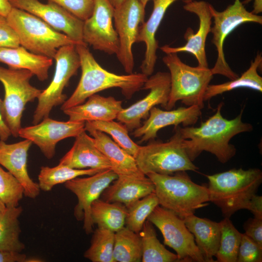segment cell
<instances>
[{"label":"cell","mask_w":262,"mask_h":262,"mask_svg":"<svg viewBox=\"0 0 262 262\" xmlns=\"http://www.w3.org/2000/svg\"><path fill=\"white\" fill-rule=\"evenodd\" d=\"M115 8L108 0H95L92 13L83 21V41L108 54L118 52L119 39L113 25Z\"/></svg>","instance_id":"obj_13"},{"label":"cell","mask_w":262,"mask_h":262,"mask_svg":"<svg viewBox=\"0 0 262 262\" xmlns=\"http://www.w3.org/2000/svg\"><path fill=\"white\" fill-rule=\"evenodd\" d=\"M138 0L143 4V5L145 7H146L147 3L150 0Z\"/></svg>","instance_id":"obj_51"},{"label":"cell","mask_w":262,"mask_h":262,"mask_svg":"<svg viewBox=\"0 0 262 262\" xmlns=\"http://www.w3.org/2000/svg\"><path fill=\"white\" fill-rule=\"evenodd\" d=\"M147 219L160 230L164 244L175 251L179 262H205L193 235L182 218L159 205Z\"/></svg>","instance_id":"obj_11"},{"label":"cell","mask_w":262,"mask_h":262,"mask_svg":"<svg viewBox=\"0 0 262 262\" xmlns=\"http://www.w3.org/2000/svg\"><path fill=\"white\" fill-rule=\"evenodd\" d=\"M118 176L111 169H105L86 178L77 177L65 183V187L74 194L78 203L74 215L78 221H83V229L87 234L93 232L94 224L91 217V207L103 191Z\"/></svg>","instance_id":"obj_14"},{"label":"cell","mask_w":262,"mask_h":262,"mask_svg":"<svg viewBox=\"0 0 262 262\" xmlns=\"http://www.w3.org/2000/svg\"><path fill=\"white\" fill-rule=\"evenodd\" d=\"M201 110L196 105L165 111L155 106L150 110L144 124L134 130L133 135L136 138L141 137L140 142H142L154 139L161 129L170 125L192 126L201 116Z\"/></svg>","instance_id":"obj_19"},{"label":"cell","mask_w":262,"mask_h":262,"mask_svg":"<svg viewBox=\"0 0 262 262\" xmlns=\"http://www.w3.org/2000/svg\"><path fill=\"white\" fill-rule=\"evenodd\" d=\"M175 127V133L168 141L140 146L134 158L138 168L145 175L150 173L172 175L198 169L187 155L182 138Z\"/></svg>","instance_id":"obj_8"},{"label":"cell","mask_w":262,"mask_h":262,"mask_svg":"<svg viewBox=\"0 0 262 262\" xmlns=\"http://www.w3.org/2000/svg\"><path fill=\"white\" fill-rule=\"evenodd\" d=\"M104 170L79 169L59 164L54 167L41 166L38 174V184L41 190L49 192L56 185L83 175L91 176Z\"/></svg>","instance_id":"obj_33"},{"label":"cell","mask_w":262,"mask_h":262,"mask_svg":"<svg viewBox=\"0 0 262 262\" xmlns=\"http://www.w3.org/2000/svg\"><path fill=\"white\" fill-rule=\"evenodd\" d=\"M85 131H83L75 137L72 147L60 160L59 164L79 169H111L108 159L97 147L93 138Z\"/></svg>","instance_id":"obj_22"},{"label":"cell","mask_w":262,"mask_h":262,"mask_svg":"<svg viewBox=\"0 0 262 262\" xmlns=\"http://www.w3.org/2000/svg\"><path fill=\"white\" fill-rule=\"evenodd\" d=\"M19 46L16 32L8 23L6 17L0 15V48H14Z\"/></svg>","instance_id":"obj_41"},{"label":"cell","mask_w":262,"mask_h":262,"mask_svg":"<svg viewBox=\"0 0 262 262\" xmlns=\"http://www.w3.org/2000/svg\"><path fill=\"white\" fill-rule=\"evenodd\" d=\"M252 0H246L242 2L243 4L248 3ZM262 12V0H254L253 10L251 12L255 15H258Z\"/></svg>","instance_id":"obj_47"},{"label":"cell","mask_w":262,"mask_h":262,"mask_svg":"<svg viewBox=\"0 0 262 262\" xmlns=\"http://www.w3.org/2000/svg\"><path fill=\"white\" fill-rule=\"evenodd\" d=\"M80 60L82 75L75 90L62 104L63 111L82 104L91 96L102 90L118 88L127 99L142 89L148 77L142 73L117 75L101 67L85 43L75 45Z\"/></svg>","instance_id":"obj_2"},{"label":"cell","mask_w":262,"mask_h":262,"mask_svg":"<svg viewBox=\"0 0 262 262\" xmlns=\"http://www.w3.org/2000/svg\"><path fill=\"white\" fill-rule=\"evenodd\" d=\"M85 130L93 138L98 149L108 159L111 169L120 177L145 176L138 168L135 158L121 148L106 133L85 123Z\"/></svg>","instance_id":"obj_23"},{"label":"cell","mask_w":262,"mask_h":262,"mask_svg":"<svg viewBox=\"0 0 262 262\" xmlns=\"http://www.w3.org/2000/svg\"><path fill=\"white\" fill-rule=\"evenodd\" d=\"M245 234L262 247V218L254 217L244 225Z\"/></svg>","instance_id":"obj_42"},{"label":"cell","mask_w":262,"mask_h":262,"mask_svg":"<svg viewBox=\"0 0 262 262\" xmlns=\"http://www.w3.org/2000/svg\"><path fill=\"white\" fill-rule=\"evenodd\" d=\"M114 262H139L142 261L140 236L126 227L115 232L113 250Z\"/></svg>","instance_id":"obj_31"},{"label":"cell","mask_w":262,"mask_h":262,"mask_svg":"<svg viewBox=\"0 0 262 262\" xmlns=\"http://www.w3.org/2000/svg\"><path fill=\"white\" fill-rule=\"evenodd\" d=\"M261 53H258L254 59L251 61L249 68L241 76L229 82L216 84H209L205 91L204 101L224 93L240 88H247L262 92V77L258 74V70L262 66Z\"/></svg>","instance_id":"obj_28"},{"label":"cell","mask_w":262,"mask_h":262,"mask_svg":"<svg viewBox=\"0 0 262 262\" xmlns=\"http://www.w3.org/2000/svg\"><path fill=\"white\" fill-rule=\"evenodd\" d=\"M210 5V3L203 0H194L186 3L183 6V9L196 14L198 18L199 27L197 31L194 33L192 28L187 29L184 35L186 41L184 45L172 47L166 45L160 47V49L165 54L181 52L191 53L196 59L198 66L208 67L205 46L207 36L211 32L213 18Z\"/></svg>","instance_id":"obj_18"},{"label":"cell","mask_w":262,"mask_h":262,"mask_svg":"<svg viewBox=\"0 0 262 262\" xmlns=\"http://www.w3.org/2000/svg\"><path fill=\"white\" fill-rule=\"evenodd\" d=\"M219 223L221 235L216 261L236 262L242 233L235 228L229 218L225 217Z\"/></svg>","instance_id":"obj_34"},{"label":"cell","mask_w":262,"mask_h":262,"mask_svg":"<svg viewBox=\"0 0 262 262\" xmlns=\"http://www.w3.org/2000/svg\"><path fill=\"white\" fill-rule=\"evenodd\" d=\"M34 75L25 69H12L0 66V82L4 89V97L0 112L11 135L19 136L21 119L27 104L38 98L42 90L33 86L30 80Z\"/></svg>","instance_id":"obj_7"},{"label":"cell","mask_w":262,"mask_h":262,"mask_svg":"<svg viewBox=\"0 0 262 262\" xmlns=\"http://www.w3.org/2000/svg\"><path fill=\"white\" fill-rule=\"evenodd\" d=\"M210 9L213 18V26L210 32L213 34L212 42L217 51L216 60L212 71L213 75H221L230 80L235 79L239 76L226 61L224 51L225 41L232 32L244 23L262 24V16L248 11L240 0H235L233 4L221 12L216 11L211 4Z\"/></svg>","instance_id":"obj_10"},{"label":"cell","mask_w":262,"mask_h":262,"mask_svg":"<svg viewBox=\"0 0 262 262\" xmlns=\"http://www.w3.org/2000/svg\"><path fill=\"white\" fill-rule=\"evenodd\" d=\"M112 6L115 8L120 5L125 0H108Z\"/></svg>","instance_id":"obj_48"},{"label":"cell","mask_w":262,"mask_h":262,"mask_svg":"<svg viewBox=\"0 0 262 262\" xmlns=\"http://www.w3.org/2000/svg\"><path fill=\"white\" fill-rule=\"evenodd\" d=\"M2 100L0 98V108ZM11 135V132L3 122L0 112V140L6 141Z\"/></svg>","instance_id":"obj_45"},{"label":"cell","mask_w":262,"mask_h":262,"mask_svg":"<svg viewBox=\"0 0 262 262\" xmlns=\"http://www.w3.org/2000/svg\"><path fill=\"white\" fill-rule=\"evenodd\" d=\"M262 247L245 233H242L237 262H261Z\"/></svg>","instance_id":"obj_39"},{"label":"cell","mask_w":262,"mask_h":262,"mask_svg":"<svg viewBox=\"0 0 262 262\" xmlns=\"http://www.w3.org/2000/svg\"><path fill=\"white\" fill-rule=\"evenodd\" d=\"M142 89L149 90L143 99L130 107L123 108L117 119L129 131L139 127L142 119L148 117L150 110L156 105L165 108L169 98L170 78L169 72L159 71L147 78Z\"/></svg>","instance_id":"obj_15"},{"label":"cell","mask_w":262,"mask_h":262,"mask_svg":"<svg viewBox=\"0 0 262 262\" xmlns=\"http://www.w3.org/2000/svg\"><path fill=\"white\" fill-rule=\"evenodd\" d=\"M32 144L26 139L13 144L0 140V165L20 182L24 195L33 199L39 196L41 190L38 183L30 178L27 169L28 152Z\"/></svg>","instance_id":"obj_20"},{"label":"cell","mask_w":262,"mask_h":262,"mask_svg":"<svg viewBox=\"0 0 262 262\" xmlns=\"http://www.w3.org/2000/svg\"><path fill=\"white\" fill-rule=\"evenodd\" d=\"M115 232L98 227L94 232L91 245L84 257L93 262H114L113 250Z\"/></svg>","instance_id":"obj_35"},{"label":"cell","mask_w":262,"mask_h":262,"mask_svg":"<svg viewBox=\"0 0 262 262\" xmlns=\"http://www.w3.org/2000/svg\"><path fill=\"white\" fill-rule=\"evenodd\" d=\"M162 60L170 78L169 98L165 109L171 110L180 100L187 106L196 105L202 109L205 91L214 75L211 68L190 66L175 53L166 54Z\"/></svg>","instance_id":"obj_6"},{"label":"cell","mask_w":262,"mask_h":262,"mask_svg":"<svg viewBox=\"0 0 262 262\" xmlns=\"http://www.w3.org/2000/svg\"><path fill=\"white\" fill-rule=\"evenodd\" d=\"M127 207L117 202H109L99 198L91 207V217L93 224L116 232L125 224Z\"/></svg>","instance_id":"obj_29"},{"label":"cell","mask_w":262,"mask_h":262,"mask_svg":"<svg viewBox=\"0 0 262 262\" xmlns=\"http://www.w3.org/2000/svg\"><path fill=\"white\" fill-rule=\"evenodd\" d=\"M23 211L21 206L6 208L0 217V250L22 252L25 244L20 239L21 232L19 217Z\"/></svg>","instance_id":"obj_30"},{"label":"cell","mask_w":262,"mask_h":262,"mask_svg":"<svg viewBox=\"0 0 262 262\" xmlns=\"http://www.w3.org/2000/svg\"><path fill=\"white\" fill-rule=\"evenodd\" d=\"M84 122L60 121L49 117L32 126L21 128L19 136L36 145L48 159L55 154L57 143L67 138L76 137L85 131Z\"/></svg>","instance_id":"obj_16"},{"label":"cell","mask_w":262,"mask_h":262,"mask_svg":"<svg viewBox=\"0 0 262 262\" xmlns=\"http://www.w3.org/2000/svg\"><path fill=\"white\" fill-rule=\"evenodd\" d=\"M85 124L110 135L114 141L130 155L134 158L136 155L140 146L130 138L129 131L123 124L114 120L85 122Z\"/></svg>","instance_id":"obj_37"},{"label":"cell","mask_w":262,"mask_h":262,"mask_svg":"<svg viewBox=\"0 0 262 262\" xmlns=\"http://www.w3.org/2000/svg\"><path fill=\"white\" fill-rule=\"evenodd\" d=\"M53 59L56 61L54 76L37 98L38 103L33 116V124L49 117L54 107L62 105L66 100L67 97L63 91L80 67V57L74 45L59 48Z\"/></svg>","instance_id":"obj_9"},{"label":"cell","mask_w":262,"mask_h":262,"mask_svg":"<svg viewBox=\"0 0 262 262\" xmlns=\"http://www.w3.org/2000/svg\"><path fill=\"white\" fill-rule=\"evenodd\" d=\"M206 177L210 202L228 218L237 211L246 209L262 182V172L258 168L232 169Z\"/></svg>","instance_id":"obj_3"},{"label":"cell","mask_w":262,"mask_h":262,"mask_svg":"<svg viewBox=\"0 0 262 262\" xmlns=\"http://www.w3.org/2000/svg\"><path fill=\"white\" fill-rule=\"evenodd\" d=\"M223 102L219 103L215 113L198 127L177 126L182 138V145L190 160L193 162L203 151L214 155L222 164L232 159L236 153L235 146L230 143L236 135L253 130L250 123L242 121L244 108L235 118H224L221 110Z\"/></svg>","instance_id":"obj_1"},{"label":"cell","mask_w":262,"mask_h":262,"mask_svg":"<svg viewBox=\"0 0 262 262\" xmlns=\"http://www.w3.org/2000/svg\"><path fill=\"white\" fill-rule=\"evenodd\" d=\"M145 8L138 0H125L115 8L114 25L119 43L116 55L128 74L133 70L132 46L136 42L140 25L145 21Z\"/></svg>","instance_id":"obj_12"},{"label":"cell","mask_w":262,"mask_h":262,"mask_svg":"<svg viewBox=\"0 0 262 262\" xmlns=\"http://www.w3.org/2000/svg\"><path fill=\"white\" fill-rule=\"evenodd\" d=\"M6 207L5 204L0 200V217L3 214L6 209Z\"/></svg>","instance_id":"obj_49"},{"label":"cell","mask_w":262,"mask_h":262,"mask_svg":"<svg viewBox=\"0 0 262 262\" xmlns=\"http://www.w3.org/2000/svg\"><path fill=\"white\" fill-rule=\"evenodd\" d=\"M153 224L147 220L139 232L142 246L143 262H179L176 254L168 250L157 239Z\"/></svg>","instance_id":"obj_32"},{"label":"cell","mask_w":262,"mask_h":262,"mask_svg":"<svg viewBox=\"0 0 262 262\" xmlns=\"http://www.w3.org/2000/svg\"><path fill=\"white\" fill-rule=\"evenodd\" d=\"M53 1L84 21L91 15L95 0H48Z\"/></svg>","instance_id":"obj_40"},{"label":"cell","mask_w":262,"mask_h":262,"mask_svg":"<svg viewBox=\"0 0 262 262\" xmlns=\"http://www.w3.org/2000/svg\"><path fill=\"white\" fill-rule=\"evenodd\" d=\"M246 209L250 211L254 217L262 218V197L254 195L248 202Z\"/></svg>","instance_id":"obj_43"},{"label":"cell","mask_w":262,"mask_h":262,"mask_svg":"<svg viewBox=\"0 0 262 262\" xmlns=\"http://www.w3.org/2000/svg\"><path fill=\"white\" fill-rule=\"evenodd\" d=\"M42 260L38 258H35V257H31L30 258H27L26 262H42L43 261H41Z\"/></svg>","instance_id":"obj_50"},{"label":"cell","mask_w":262,"mask_h":262,"mask_svg":"<svg viewBox=\"0 0 262 262\" xmlns=\"http://www.w3.org/2000/svg\"><path fill=\"white\" fill-rule=\"evenodd\" d=\"M27 257L21 252L0 250V262H26Z\"/></svg>","instance_id":"obj_44"},{"label":"cell","mask_w":262,"mask_h":262,"mask_svg":"<svg viewBox=\"0 0 262 262\" xmlns=\"http://www.w3.org/2000/svg\"><path fill=\"white\" fill-rule=\"evenodd\" d=\"M0 62L12 69H25L32 72L40 81L46 80L53 59L33 53L21 46L0 48Z\"/></svg>","instance_id":"obj_27"},{"label":"cell","mask_w":262,"mask_h":262,"mask_svg":"<svg viewBox=\"0 0 262 262\" xmlns=\"http://www.w3.org/2000/svg\"><path fill=\"white\" fill-rule=\"evenodd\" d=\"M152 13L146 22L140 26L136 42H144L146 46L144 59L140 68L141 73L147 77L154 72L159 48L156 33L169 7L178 0H153ZM195 0H182L185 3Z\"/></svg>","instance_id":"obj_21"},{"label":"cell","mask_w":262,"mask_h":262,"mask_svg":"<svg viewBox=\"0 0 262 262\" xmlns=\"http://www.w3.org/2000/svg\"><path fill=\"white\" fill-rule=\"evenodd\" d=\"M24 195V188L20 182L0 165V200L6 207H16Z\"/></svg>","instance_id":"obj_38"},{"label":"cell","mask_w":262,"mask_h":262,"mask_svg":"<svg viewBox=\"0 0 262 262\" xmlns=\"http://www.w3.org/2000/svg\"><path fill=\"white\" fill-rule=\"evenodd\" d=\"M122 103L113 97H105L95 94L85 102L63 111L71 121H111L116 119L123 110Z\"/></svg>","instance_id":"obj_24"},{"label":"cell","mask_w":262,"mask_h":262,"mask_svg":"<svg viewBox=\"0 0 262 262\" xmlns=\"http://www.w3.org/2000/svg\"><path fill=\"white\" fill-rule=\"evenodd\" d=\"M12 7L9 0H0V15L6 17Z\"/></svg>","instance_id":"obj_46"},{"label":"cell","mask_w":262,"mask_h":262,"mask_svg":"<svg viewBox=\"0 0 262 262\" xmlns=\"http://www.w3.org/2000/svg\"><path fill=\"white\" fill-rule=\"evenodd\" d=\"M6 18L20 45L33 53L53 59L60 47L79 44L24 10L13 7Z\"/></svg>","instance_id":"obj_5"},{"label":"cell","mask_w":262,"mask_h":262,"mask_svg":"<svg viewBox=\"0 0 262 262\" xmlns=\"http://www.w3.org/2000/svg\"><path fill=\"white\" fill-rule=\"evenodd\" d=\"M151 180L141 177H120L113 181L101 194L102 200L117 202L129 207L137 200L154 192Z\"/></svg>","instance_id":"obj_25"},{"label":"cell","mask_w":262,"mask_h":262,"mask_svg":"<svg viewBox=\"0 0 262 262\" xmlns=\"http://www.w3.org/2000/svg\"><path fill=\"white\" fill-rule=\"evenodd\" d=\"M12 7L28 12L40 18L52 28L61 31L78 43L82 38L83 21L51 1L43 3L38 0H9Z\"/></svg>","instance_id":"obj_17"},{"label":"cell","mask_w":262,"mask_h":262,"mask_svg":"<svg viewBox=\"0 0 262 262\" xmlns=\"http://www.w3.org/2000/svg\"><path fill=\"white\" fill-rule=\"evenodd\" d=\"M172 175L155 173L147 176L153 182L159 204L182 219L209 205L207 187L193 181L186 171Z\"/></svg>","instance_id":"obj_4"},{"label":"cell","mask_w":262,"mask_h":262,"mask_svg":"<svg viewBox=\"0 0 262 262\" xmlns=\"http://www.w3.org/2000/svg\"><path fill=\"white\" fill-rule=\"evenodd\" d=\"M188 230L193 235L195 241L205 262H214L220 239L219 222L206 218H200L194 214L183 219Z\"/></svg>","instance_id":"obj_26"},{"label":"cell","mask_w":262,"mask_h":262,"mask_svg":"<svg viewBox=\"0 0 262 262\" xmlns=\"http://www.w3.org/2000/svg\"><path fill=\"white\" fill-rule=\"evenodd\" d=\"M159 205L157 196L153 192L127 207L126 227L139 233L149 214Z\"/></svg>","instance_id":"obj_36"}]
</instances>
